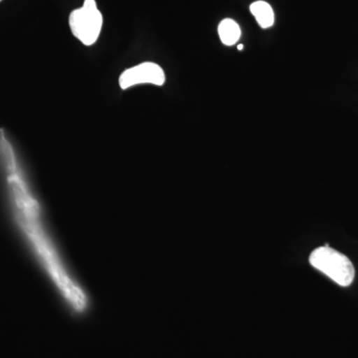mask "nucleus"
Segmentation results:
<instances>
[{
    "label": "nucleus",
    "mask_w": 358,
    "mask_h": 358,
    "mask_svg": "<svg viewBox=\"0 0 358 358\" xmlns=\"http://www.w3.org/2000/svg\"><path fill=\"white\" fill-rule=\"evenodd\" d=\"M0 1H1V0H0Z\"/></svg>",
    "instance_id": "nucleus-8"
},
{
    "label": "nucleus",
    "mask_w": 358,
    "mask_h": 358,
    "mask_svg": "<svg viewBox=\"0 0 358 358\" xmlns=\"http://www.w3.org/2000/svg\"><path fill=\"white\" fill-rule=\"evenodd\" d=\"M243 45L240 44L239 46H238V50H243Z\"/></svg>",
    "instance_id": "nucleus-7"
},
{
    "label": "nucleus",
    "mask_w": 358,
    "mask_h": 358,
    "mask_svg": "<svg viewBox=\"0 0 358 358\" xmlns=\"http://www.w3.org/2000/svg\"><path fill=\"white\" fill-rule=\"evenodd\" d=\"M120 87L122 90L131 88L141 84L162 86L166 83V74L159 65L152 62L141 63L124 70L120 76Z\"/></svg>",
    "instance_id": "nucleus-4"
},
{
    "label": "nucleus",
    "mask_w": 358,
    "mask_h": 358,
    "mask_svg": "<svg viewBox=\"0 0 358 358\" xmlns=\"http://www.w3.org/2000/svg\"><path fill=\"white\" fill-rule=\"evenodd\" d=\"M250 10L255 16L257 22L264 29H267V28H270L271 26L274 24V11L267 2L262 1V0L254 2L250 6Z\"/></svg>",
    "instance_id": "nucleus-5"
},
{
    "label": "nucleus",
    "mask_w": 358,
    "mask_h": 358,
    "mask_svg": "<svg viewBox=\"0 0 358 358\" xmlns=\"http://www.w3.org/2000/svg\"><path fill=\"white\" fill-rule=\"evenodd\" d=\"M1 155L6 167L7 180L18 224L31 242L33 248L38 254L58 288L64 294L66 300L69 301L75 310L80 312L84 310L87 303L83 292L66 274L64 268L61 265L53 247L46 237L40 222L38 205L28 190L13 150L4 138L1 140Z\"/></svg>",
    "instance_id": "nucleus-1"
},
{
    "label": "nucleus",
    "mask_w": 358,
    "mask_h": 358,
    "mask_svg": "<svg viewBox=\"0 0 358 358\" xmlns=\"http://www.w3.org/2000/svg\"><path fill=\"white\" fill-rule=\"evenodd\" d=\"M71 31L86 46L95 44L103 27V15L96 7V0H85L81 8L70 14Z\"/></svg>",
    "instance_id": "nucleus-3"
},
{
    "label": "nucleus",
    "mask_w": 358,
    "mask_h": 358,
    "mask_svg": "<svg viewBox=\"0 0 358 358\" xmlns=\"http://www.w3.org/2000/svg\"><path fill=\"white\" fill-rule=\"evenodd\" d=\"M310 263L339 286H350L355 279V267L350 259L331 247L315 249L310 254Z\"/></svg>",
    "instance_id": "nucleus-2"
},
{
    "label": "nucleus",
    "mask_w": 358,
    "mask_h": 358,
    "mask_svg": "<svg viewBox=\"0 0 358 358\" xmlns=\"http://www.w3.org/2000/svg\"><path fill=\"white\" fill-rule=\"evenodd\" d=\"M218 33L221 42L226 46H232V45L236 44L241 36V29H240L239 25L229 18L221 21L218 27Z\"/></svg>",
    "instance_id": "nucleus-6"
}]
</instances>
